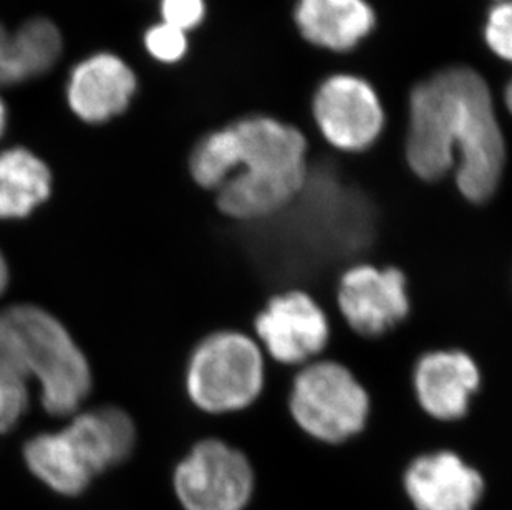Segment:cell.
Returning a JSON list of instances; mask_svg holds the SVG:
<instances>
[{
    "label": "cell",
    "instance_id": "obj_1",
    "mask_svg": "<svg viewBox=\"0 0 512 510\" xmlns=\"http://www.w3.org/2000/svg\"><path fill=\"white\" fill-rule=\"evenodd\" d=\"M403 159L421 183L451 178L468 203L494 198L508 169V145L491 88L476 70L445 68L411 90Z\"/></svg>",
    "mask_w": 512,
    "mask_h": 510
},
{
    "label": "cell",
    "instance_id": "obj_2",
    "mask_svg": "<svg viewBox=\"0 0 512 510\" xmlns=\"http://www.w3.org/2000/svg\"><path fill=\"white\" fill-rule=\"evenodd\" d=\"M232 126L239 141V169L216 191L214 206L239 224L267 221L304 189L309 141L297 126L272 116H247Z\"/></svg>",
    "mask_w": 512,
    "mask_h": 510
},
{
    "label": "cell",
    "instance_id": "obj_3",
    "mask_svg": "<svg viewBox=\"0 0 512 510\" xmlns=\"http://www.w3.org/2000/svg\"><path fill=\"white\" fill-rule=\"evenodd\" d=\"M0 373L25 383L39 378L42 405L54 416L72 414L92 386L87 360L62 323L30 305L0 313Z\"/></svg>",
    "mask_w": 512,
    "mask_h": 510
},
{
    "label": "cell",
    "instance_id": "obj_4",
    "mask_svg": "<svg viewBox=\"0 0 512 510\" xmlns=\"http://www.w3.org/2000/svg\"><path fill=\"white\" fill-rule=\"evenodd\" d=\"M267 358L256 338L219 328L194 348L186 371L189 400L203 413L231 416L251 408L266 388Z\"/></svg>",
    "mask_w": 512,
    "mask_h": 510
},
{
    "label": "cell",
    "instance_id": "obj_5",
    "mask_svg": "<svg viewBox=\"0 0 512 510\" xmlns=\"http://www.w3.org/2000/svg\"><path fill=\"white\" fill-rule=\"evenodd\" d=\"M370 396L347 366L319 358L294 371L289 413L295 426L317 443L340 446L367 428Z\"/></svg>",
    "mask_w": 512,
    "mask_h": 510
},
{
    "label": "cell",
    "instance_id": "obj_6",
    "mask_svg": "<svg viewBox=\"0 0 512 510\" xmlns=\"http://www.w3.org/2000/svg\"><path fill=\"white\" fill-rule=\"evenodd\" d=\"M256 486L251 459L219 438L194 444L174 472V491L186 510H244Z\"/></svg>",
    "mask_w": 512,
    "mask_h": 510
},
{
    "label": "cell",
    "instance_id": "obj_7",
    "mask_svg": "<svg viewBox=\"0 0 512 510\" xmlns=\"http://www.w3.org/2000/svg\"><path fill=\"white\" fill-rule=\"evenodd\" d=\"M252 337L266 358L287 368H300L324 357L332 335L329 315L302 289L272 295L252 320Z\"/></svg>",
    "mask_w": 512,
    "mask_h": 510
},
{
    "label": "cell",
    "instance_id": "obj_8",
    "mask_svg": "<svg viewBox=\"0 0 512 510\" xmlns=\"http://www.w3.org/2000/svg\"><path fill=\"white\" fill-rule=\"evenodd\" d=\"M312 113L325 143L345 154L367 153L385 130L377 90L352 73H337L320 83Z\"/></svg>",
    "mask_w": 512,
    "mask_h": 510
},
{
    "label": "cell",
    "instance_id": "obj_9",
    "mask_svg": "<svg viewBox=\"0 0 512 510\" xmlns=\"http://www.w3.org/2000/svg\"><path fill=\"white\" fill-rule=\"evenodd\" d=\"M335 300L345 325L367 340L397 330L411 312L408 279L392 265H353L340 275Z\"/></svg>",
    "mask_w": 512,
    "mask_h": 510
},
{
    "label": "cell",
    "instance_id": "obj_10",
    "mask_svg": "<svg viewBox=\"0 0 512 510\" xmlns=\"http://www.w3.org/2000/svg\"><path fill=\"white\" fill-rule=\"evenodd\" d=\"M401 489L415 510H478L488 486L481 471L458 453L438 449L408 462Z\"/></svg>",
    "mask_w": 512,
    "mask_h": 510
},
{
    "label": "cell",
    "instance_id": "obj_11",
    "mask_svg": "<svg viewBox=\"0 0 512 510\" xmlns=\"http://www.w3.org/2000/svg\"><path fill=\"white\" fill-rule=\"evenodd\" d=\"M481 383L478 363L458 348L423 353L411 371L416 403L438 423H458L466 418Z\"/></svg>",
    "mask_w": 512,
    "mask_h": 510
},
{
    "label": "cell",
    "instance_id": "obj_12",
    "mask_svg": "<svg viewBox=\"0 0 512 510\" xmlns=\"http://www.w3.org/2000/svg\"><path fill=\"white\" fill-rule=\"evenodd\" d=\"M135 92L133 70L113 53H97L73 68L67 100L80 120L103 123L123 113Z\"/></svg>",
    "mask_w": 512,
    "mask_h": 510
},
{
    "label": "cell",
    "instance_id": "obj_13",
    "mask_svg": "<svg viewBox=\"0 0 512 510\" xmlns=\"http://www.w3.org/2000/svg\"><path fill=\"white\" fill-rule=\"evenodd\" d=\"M294 20L309 44L348 52L370 35L377 17L367 0H297Z\"/></svg>",
    "mask_w": 512,
    "mask_h": 510
},
{
    "label": "cell",
    "instance_id": "obj_14",
    "mask_svg": "<svg viewBox=\"0 0 512 510\" xmlns=\"http://www.w3.org/2000/svg\"><path fill=\"white\" fill-rule=\"evenodd\" d=\"M63 433L93 476L125 461L135 446V426L118 408L80 414Z\"/></svg>",
    "mask_w": 512,
    "mask_h": 510
},
{
    "label": "cell",
    "instance_id": "obj_15",
    "mask_svg": "<svg viewBox=\"0 0 512 510\" xmlns=\"http://www.w3.org/2000/svg\"><path fill=\"white\" fill-rule=\"evenodd\" d=\"M52 174L47 164L24 148L0 153V219H22L47 201Z\"/></svg>",
    "mask_w": 512,
    "mask_h": 510
},
{
    "label": "cell",
    "instance_id": "obj_16",
    "mask_svg": "<svg viewBox=\"0 0 512 510\" xmlns=\"http://www.w3.org/2000/svg\"><path fill=\"white\" fill-rule=\"evenodd\" d=\"M25 462L40 481L63 496L82 494L92 481V472L63 431L30 439Z\"/></svg>",
    "mask_w": 512,
    "mask_h": 510
},
{
    "label": "cell",
    "instance_id": "obj_17",
    "mask_svg": "<svg viewBox=\"0 0 512 510\" xmlns=\"http://www.w3.org/2000/svg\"><path fill=\"white\" fill-rule=\"evenodd\" d=\"M237 169L239 141L232 125L204 136L189 159L194 183L208 191H218Z\"/></svg>",
    "mask_w": 512,
    "mask_h": 510
},
{
    "label": "cell",
    "instance_id": "obj_18",
    "mask_svg": "<svg viewBox=\"0 0 512 510\" xmlns=\"http://www.w3.org/2000/svg\"><path fill=\"white\" fill-rule=\"evenodd\" d=\"M12 37L27 80L49 72L62 53L60 30L47 19L29 20L12 32Z\"/></svg>",
    "mask_w": 512,
    "mask_h": 510
},
{
    "label": "cell",
    "instance_id": "obj_19",
    "mask_svg": "<svg viewBox=\"0 0 512 510\" xmlns=\"http://www.w3.org/2000/svg\"><path fill=\"white\" fill-rule=\"evenodd\" d=\"M484 39L491 52L512 63V0H496L489 9Z\"/></svg>",
    "mask_w": 512,
    "mask_h": 510
},
{
    "label": "cell",
    "instance_id": "obj_20",
    "mask_svg": "<svg viewBox=\"0 0 512 510\" xmlns=\"http://www.w3.org/2000/svg\"><path fill=\"white\" fill-rule=\"evenodd\" d=\"M145 47L151 57L163 63H174L181 60L188 50V37L183 30L173 25L156 24L145 35Z\"/></svg>",
    "mask_w": 512,
    "mask_h": 510
},
{
    "label": "cell",
    "instance_id": "obj_21",
    "mask_svg": "<svg viewBox=\"0 0 512 510\" xmlns=\"http://www.w3.org/2000/svg\"><path fill=\"white\" fill-rule=\"evenodd\" d=\"M29 403L27 383L0 373V433L14 428Z\"/></svg>",
    "mask_w": 512,
    "mask_h": 510
},
{
    "label": "cell",
    "instance_id": "obj_22",
    "mask_svg": "<svg viewBox=\"0 0 512 510\" xmlns=\"http://www.w3.org/2000/svg\"><path fill=\"white\" fill-rule=\"evenodd\" d=\"M163 22L188 32L198 27L206 15L204 0H161Z\"/></svg>",
    "mask_w": 512,
    "mask_h": 510
},
{
    "label": "cell",
    "instance_id": "obj_23",
    "mask_svg": "<svg viewBox=\"0 0 512 510\" xmlns=\"http://www.w3.org/2000/svg\"><path fill=\"white\" fill-rule=\"evenodd\" d=\"M25 80L27 78L15 52L14 37L0 25V87Z\"/></svg>",
    "mask_w": 512,
    "mask_h": 510
},
{
    "label": "cell",
    "instance_id": "obj_24",
    "mask_svg": "<svg viewBox=\"0 0 512 510\" xmlns=\"http://www.w3.org/2000/svg\"><path fill=\"white\" fill-rule=\"evenodd\" d=\"M7 279H9V275H7V265H5L4 257L0 254V294L4 292Z\"/></svg>",
    "mask_w": 512,
    "mask_h": 510
},
{
    "label": "cell",
    "instance_id": "obj_25",
    "mask_svg": "<svg viewBox=\"0 0 512 510\" xmlns=\"http://www.w3.org/2000/svg\"><path fill=\"white\" fill-rule=\"evenodd\" d=\"M5 126H7V108L0 98V136L4 135Z\"/></svg>",
    "mask_w": 512,
    "mask_h": 510
},
{
    "label": "cell",
    "instance_id": "obj_26",
    "mask_svg": "<svg viewBox=\"0 0 512 510\" xmlns=\"http://www.w3.org/2000/svg\"><path fill=\"white\" fill-rule=\"evenodd\" d=\"M504 103H506V108H508L509 115L512 116V78L509 80L508 87H506V92H504Z\"/></svg>",
    "mask_w": 512,
    "mask_h": 510
},
{
    "label": "cell",
    "instance_id": "obj_27",
    "mask_svg": "<svg viewBox=\"0 0 512 510\" xmlns=\"http://www.w3.org/2000/svg\"><path fill=\"white\" fill-rule=\"evenodd\" d=\"M494 2H496V0H494Z\"/></svg>",
    "mask_w": 512,
    "mask_h": 510
}]
</instances>
